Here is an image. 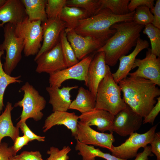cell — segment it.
Listing matches in <instances>:
<instances>
[{"label": "cell", "instance_id": "obj_9", "mask_svg": "<svg viewBox=\"0 0 160 160\" xmlns=\"http://www.w3.org/2000/svg\"><path fill=\"white\" fill-rule=\"evenodd\" d=\"M93 56L86 57L73 65L49 74V86L60 88L64 82L70 79L84 81L87 86L88 70Z\"/></svg>", "mask_w": 160, "mask_h": 160}, {"label": "cell", "instance_id": "obj_2", "mask_svg": "<svg viewBox=\"0 0 160 160\" xmlns=\"http://www.w3.org/2000/svg\"><path fill=\"white\" fill-rule=\"evenodd\" d=\"M144 27L133 21L113 24L111 28L114 29L115 32L96 52H103L106 64L109 66H115L121 57L126 55L136 46Z\"/></svg>", "mask_w": 160, "mask_h": 160}, {"label": "cell", "instance_id": "obj_19", "mask_svg": "<svg viewBox=\"0 0 160 160\" xmlns=\"http://www.w3.org/2000/svg\"><path fill=\"white\" fill-rule=\"evenodd\" d=\"M78 120V116L74 112L55 111L46 119L42 128L43 131L45 132L54 126L63 125L71 130L72 136L75 138L76 135Z\"/></svg>", "mask_w": 160, "mask_h": 160}, {"label": "cell", "instance_id": "obj_29", "mask_svg": "<svg viewBox=\"0 0 160 160\" xmlns=\"http://www.w3.org/2000/svg\"><path fill=\"white\" fill-rule=\"evenodd\" d=\"M100 10L104 8L109 9L114 15H122L130 12L128 5L129 0H100Z\"/></svg>", "mask_w": 160, "mask_h": 160}, {"label": "cell", "instance_id": "obj_24", "mask_svg": "<svg viewBox=\"0 0 160 160\" xmlns=\"http://www.w3.org/2000/svg\"><path fill=\"white\" fill-rule=\"evenodd\" d=\"M96 98L88 90L80 87L76 98L71 102L69 109L78 111L81 114L95 108Z\"/></svg>", "mask_w": 160, "mask_h": 160}, {"label": "cell", "instance_id": "obj_43", "mask_svg": "<svg viewBox=\"0 0 160 160\" xmlns=\"http://www.w3.org/2000/svg\"><path fill=\"white\" fill-rule=\"evenodd\" d=\"M143 148V151L138 153L134 160H148L149 156H152L153 155L151 152L150 146L147 145Z\"/></svg>", "mask_w": 160, "mask_h": 160}, {"label": "cell", "instance_id": "obj_31", "mask_svg": "<svg viewBox=\"0 0 160 160\" xmlns=\"http://www.w3.org/2000/svg\"><path fill=\"white\" fill-rule=\"evenodd\" d=\"M66 5L83 9L91 17L100 10L101 4L100 0H67Z\"/></svg>", "mask_w": 160, "mask_h": 160}, {"label": "cell", "instance_id": "obj_38", "mask_svg": "<svg viewBox=\"0 0 160 160\" xmlns=\"http://www.w3.org/2000/svg\"><path fill=\"white\" fill-rule=\"evenodd\" d=\"M14 156L22 160H46L43 159L39 151H26L22 152L20 154Z\"/></svg>", "mask_w": 160, "mask_h": 160}, {"label": "cell", "instance_id": "obj_6", "mask_svg": "<svg viewBox=\"0 0 160 160\" xmlns=\"http://www.w3.org/2000/svg\"><path fill=\"white\" fill-rule=\"evenodd\" d=\"M20 90L23 92V97L14 105L23 108L18 122H26L29 118H33L36 121L40 120L44 115L41 111L46 105L45 98L28 82H25Z\"/></svg>", "mask_w": 160, "mask_h": 160}, {"label": "cell", "instance_id": "obj_12", "mask_svg": "<svg viewBox=\"0 0 160 160\" xmlns=\"http://www.w3.org/2000/svg\"><path fill=\"white\" fill-rule=\"evenodd\" d=\"M143 118L127 105L114 116L113 131L122 136L130 135L140 127Z\"/></svg>", "mask_w": 160, "mask_h": 160}, {"label": "cell", "instance_id": "obj_4", "mask_svg": "<svg viewBox=\"0 0 160 160\" xmlns=\"http://www.w3.org/2000/svg\"><path fill=\"white\" fill-rule=\"evenodd\" d=\"M121 92L119 85L113 79L109 67L98 86L95 108L105 110L114 116L127 106L121 97Z\"/></svg>", "mask_w": 160, "mask_h": 160}, {"label": "cell", "instance_id": "obj_16", "mask_svg": "<svg viewBox=\"0 0 160 160\" xmlns=\"http://www.w3.org/2000/svg\"><path fill=\"white\" fill-rule=\"evenodd\" d=\"M109 67L105 63L104 52H97L88 67L87 86L96 98L99 84L105 76Z\"/></svg>", "mask_w": 160, "mask_h": 160}, {"label": "cell", "instance_id": "obj_45", "mask_svg": "<svg viewBox=\"0 0 160 160\" xmlns=\"http://www.w3.org/2000/svg\"><path fill=\"white\" fill-rule=\"evenodd\" d=\"M7 0H0V6L3 5Z\"/></svg>", "mask_w": 160, "mask_h": 160}, {"label": "cell", "instance_id": "obj_40", "mask_svg": "<svg viewBox=\"0 0 160 160\" xmlns=\"http://www.w3.org/2000/svg\"><path fill=\"white\" fill-rule=\"evenodd\" d=\"M151 152L156 156V160H160V132H156L150 144Z\"/></svg>", "mask_w": 160, "mask_h": 160}, {"label": "cell", "instance_id": "obj_25", "mask_svg": "<svg viewBox=\"0 0 160 160\" xmlns=\"http://www.w3.org/2000/svg\"><path fill=\"white\" fill-rule=\"evenodd\" d=\"M28 20L44 22L48 19L46 12L47 0H21Z\"/></svg>", "mask_w": 160, "mask_h": 160}, {"label": "cell", "instance_id": "obj_33", "mask_svg": "<svg viewBox=\"0 0 160 160\" xmlns=\"http://www.w3.org/2000/svg\"><path fill=\"white\" fill-rule=\"evenodd\" d=\"M67 0H47L46 12L48 19L59 17Z\"/></svg>", "mask_w": 160, "mask_h": 160}, {"label": "cell", "instance_id": "obj_42", "mask_svg": "<svg viewBox=\"0 0 160 160\" xmlns=\"http://www.w3.org/2000/svg\"><path fill=\"white\" fill-rule=\"evenodd\" d=\"M29 141L25 136H18L14 141V145L12 146L15 156L17 153L25 145L28 144Z\"/></svg>", "mask_w": 160, "mask_h": 160}, {"label": "cell", "instance_id": "obj_34", "mask_svg": "<svg viewBox=\"0 0 160 160\" xmlns=\"http://www.w3.org/2000/svg\"><path fill=\"white\" fill-rule=\"evenodd\" d=\"M71 150L69 146H65L61 150L55 147H51L47 151V153L49 156L46 160H68L69 157L68 154Z\"/></svg>", "mask_w": 160, "mask_h": 160}, {"label": "cell", "instance_id": "obj_26", "mask_svg": "<svg viewBox=\"0 0 160 160\" xmlns=\"http://www.w3.org/2000/svg\"><path fill=\"white\" fill-rule=\"evenodd\" d=\"M75 149L79 151L78 153L82 156V160H95L96 157L102 158L106 160H127L116 157L109 153H104L93 145L83 144L77 140Z\"/></svg>", "mask_w": 160, "mask_h": 160}, {"label": "cell", "instance_id": "obj_39", "mask_svg": "<svg viewBox=\"0 0 160 160\" xmlns=\"http://www.w3.org/2000/svg\"><path fill=\"white\" fill-rule=\"evenodd\" d=\"M15 156L12 146L9 147L7 143L0 144V160H9L10 157Z\"/></svg>", "mask_w": 160, "mask_h": 160}, {"label": "cell", "instance_id": "obj_1", "mask_svg": "<svg viewBox=\"0 0 160 160\" xmlns=\"http://www.w3.org/2000/svg\"><path fill=\"white\" fill-rule=\"evenodd\" d=\"M118 84L125 103L143 118L153 108L157 102L156 98L160 95L156 85L143 78L127 76Z\"/></svg>", "mask_w": 160, "mask_h": 160}, {"label": "cell", "instance_id": "obj_20", "mask_svg": "<svg viewBox=\"0 0 160 160\" xmlns=\"http://www.w3.org/2000/svg\"><path fill=\"white\" fill-rule=\"evenodd\" d=\"M148 42L139 37L137 41L135 47L133 51L128 55H124L119 59V64L118 69L112 75L115 81L117 84L126 78L132 70V68L137 55L143 49L148 48Z\"/></svg>", "mask_w": 160, "mask_h": 160}, {"label": "cell", "instance_id": "obj_11", "mask_svg": "<svg viewBox=\"0 0 160 160\" xmlns=\"http://www.w3.org/2000/svg\"><path fill=\"white\" fill-rule=\"evenodd\" d=\"M75 138L83 144L106 148L110 151L115 141L113 132L110 133L100 132L79 121Z\"/></svg>", "mask_w": 160, "mask_h": 160}, {"label": "cell", "instance_id": "obj_30", "mask_svg": "<svg viewBox=\"0 0 160 160\" xmlns=\"http://www.w3.org/2000/svg\"><path fill=\"white\" fill-rule=\"evenodd\" d=\"M143 33L149 39L151 46V53L160 57V29L152 24L144 26Z\"/></svg>", "mask_w": 160, "mask_h": 160}, {"label": "cell", "instance_id": "obj_7", "mask_svg": "<svg viewBox=\"0 0 160 160\" xmlns=\"http://www.w3.org/2000/svg\"><path fill=\"white\" fill-rule=\"evenodd\" d=\"M42 22H31L28 17L23 21L14 25L16 34L23 39L25 56L36 55L40 49L43 40Z\"/></svg>", "mask_w": 160, "mask_h": 160}, {"label": "cell", "instance_id": "obj_15", "mask_svg": "<svg viewBox=\"0 0 160 160\" xmlns=\"http://www.w3.org/2000/svg\"><path fill=\"white\" fill-rule=\"evenodd\" d=\"M66 35L78 60H81L88 54L96 51L105 43L91 36L80 35L74 30L67 33Z\"/></svg>", "mask_w": 160, "mask_h": 160}, {"label": "cell", "instance_id": "obj_14", "mask_svg": "<svg viewBox=\"0 0 160 160\" xmlns=\"http://www.w3.org/2000/svg\"><path fill=\"white\" fill-rule=\"evenodd\" d=\"M43 43L41 47L34 59V61L43 53L54 47L59 41L62 31L66 27L65 23L59 17L48 19L42 23Z\"/></svg>", "mask_w": 160, "mask_h": 160}, {"label": "cell", "instance_id": "obj_23", "mask_svg": "<svg viewBox=\"0 0 160 160\" xmlns=\"http://www.w3.org/2000/svg\"><path fill=\"white\" fill-rule=\"evenodd\" d=\"M89 17V14L84 9L66 5L62 10L60 18L65 23V30L67 33L76 28L79 20Z\"/></svg>", "mask_w": 160, "mask_h": 160}, {"label": "cell", "instance_id": "obj_27", "mask_svg": "<svg viewBox=\"0 0 160 160\" xmlns=\"http://www.w3.org/2000/svg\"><path fill=\"white\" fill-rule=\"evenodd\" d=\"M4 51L0 50V114L4 106L3 99L4 93L7 87L10 84L15 83H20L22 81L20 79L21 76L14 77L7 74L4 71L1 62V57Z\"/></svg>", "mask_w": 160, "mask_h": 160}, {"label": "cell", "instance_id": "obj_17", "mask_svg": "<svg viewBox=\"0 0 160 160\" xmlns=\"http://www.w3.org/2000/svg\"><path fill=\"white\" fill-rule=\"evenodd\" d=\"M114 115L104 110L95 108L78 116L79 121L89 126H95L102 132H113Z\"/></svg>", "mask_w": 160, "mask_h": 160}, {"label": "cell", "instance_id": "obj_28", "mask_svg": "<svg viewBox=\"0 0 160 160\" xmlns=\"http://www.w3.org/2000/svg\"><path fill=\"white\" fill-rule=\"evenodd\" d=\"M65 30L63 29L60 33L59 41L63 55L68 68L74 65L79 61L68 40Z\"/></svg>", "mask_w": 160, "mask_h": 160}, {"label": "cell", "instance_id": "obj_21", "mask_svg": "<svg viewBox=\"0 0 160 160\" xmlns=\"http://www.w3.org/2000/svg\"><path fill=\"white\" fill-rule=\"evenodd\" d=\"M78 87L76 85L64 87L61 88L47 87L46 90L49 96V103L52 105V111H67L72 102L70 92Z\"/></svg>", "mask_w": 160, "mask_h": 160}, {"label": "cell", "instance_id": "obj_36", "mask_svg": "<svg viewBox=\"0 0 160 160\" xmlns=\"http://www.w3.org/2000/svg\"><path fill=\"white\" fill-rule=\"evenodd\" d=\"M157 102L153 108L147 115L144 118L143 123H147L153 125L155 119L160 111V97L156 98Z\"/></svg>", "mask_w": 160, "mask_h": 160}, {"label": "cell", "instance_id": "obj_10", "mask_svg": "<svg viewBox=\"0 0 160 160\" xmlns=\"http://www.w3.org/2000/svg\"><path fill=\"white\" fill-rule=\"evenodd\" d=\"M137 67L135 71L129 73V76L147 79L160 86V57L152 54L150 49H148L144 58H136L132 69Z\"/></svg>", "mask_w": 160, "mask_h": 160}, {"label": "cell", "instance_id": "obj_13", "mask_svg": "<svg viewBox=\"0 0 160 160\" xmlns=\"http://www.w3.org/2000/svg\"><path fill=\"white\" fill-rule=\"evenodd\" d=\"M35 62L37 64L35 71L38 73L49 74L67 68L60 41L52 49L41 54Z\"/></svg>", "mask_w": 160, "mask_h": 160}, {"label": "cell", "instance_id": "obj_32", "mask_svg": "<svg viewBox=\"0 0 160 160\" xmlns=\"http://www.w3.org/2000/svg\"><path fill=\"white\" fill-rule=\"evenodd\" d=\"M150 9L145 6H140L135 9L133 21L137 24L145 26L152 24L153 19Z\"/></svg>", "mask_w": 160, "mask_h": 160}, {"label": "cell", "instance_id": "obj_37", "mask_svg": "<svg viewBox=\"0 0 160 160\" xmlns=\"http://www.w3.org/2000/svg\"><path fill=\"white\" fill-rule=\"evenodd\" d=\"M130 1L128 5L130 12L135 11L137 7L140 6H146L151 10L153 9L154 6L153 0H131Z\"/></svg>", "mask_w": 160, "mask_h": 160}, {"label": "cell", "instance_id": "obj_18", "mask_svg": "<svg viewBox=\"0 0 160 160\" xmlns=\"http://www.w3.org/2000/svg\"><path fill=\"white\" fill-rule=\"evenodd\" d=\"M27 16L21 0H7L0 6V28L8 23L15 25Z\"/></svg>", "mask_w": 160, "mask_h": 160}, {"label": "cell", "instance_id": "obj_35", "mask_svg": "<svg viewBox=\"0 0 160 160\" xmlns=\"http://www.w3.org/2000/svg\"><path fill=\"white\" fill-rule=\"evenodd\" d=\"M16 126L20 129L24 135L27 138L29 142L34 140L39 141H45V137L39 136L34 134L27 125L26 122H18Z\"/></svg>", "mask_w": 160, "mask_h": 160}, {"label": "cell", "instance_id": "obj_22", "mask_svg": "<svg viewBox=\"0 0 160 160\" xmlns=\"http://www.w3.org/2000/svg\"><path fill=\"white\" fill-rule=\"evenodd\" d=\"M13 108L12 104L7 102L4 112L0 114V144L5 137H10L14 142L19 135V128L14 126L11 112Z\"/></svg>", "mask_w": 160, "mask_h": 160}, {"label": "cell", "instance_id": "obj_44", "mask_svg": "<svg viewBox=\"0 0 160 160\" xmlns=\"http://www.w3.org/2000/svg\"><path fill=\"white\" fill-rule=\"evenodd\" d=\"M9 160H22L19 159L15 157L14 156H12L10 157Z\"/></svg>", "mask_w": 160, "mask_h": 160}, {"label": "cell", "instance_id": "obj_5", "mask_svg": "<svg viewBox=\"0 0 160 160\" xmlns=\"http://www.w3.org/2000/svg\"><path fill=\"white\" fill-rule=\"evenodd\" d=\"M3 28L4 38L0 44V50L5 51L6 54L3 68L7 74L11 75L22 58L24 43L22 38L16 34L14 25L8 23Z\"/></svg>", "mask_w": 160, "mask_h": 160}, {"label": "cell", "instance_id": "obj_8", "mask_svg": "<svg viewBox=\"0 0 160 160\" xmlns=\"http://www.w3.org/2000/svg\"><path fill=\"white\" fill-rule=\"evenodd\" d=\"M158 124L151 127L143 134L133 132L129 138L120 145H113L110 151L112 155L118 158L125 160L132 159L137 155L138 150L144 148L152 141L156 133Z\"/></svg>", "mask_w": 160, "mask_h": 160}, {"label": "cell", "instance_id": "obj_3", "mask_svg": "<svg viewBox=\"0 0 160 160\" xmlns=\"http://www.w3.org/2000/svg\"><path fill=\"white\" fill-rule=\"evenodd\" d=\"M134 12L117 15L108 9H102L94 15L79 20L74 30L81 36H91L105 42L115 32L111 26L116 23L133 21Z\"/></svg>", "mask_w": 160, "mask_h": 160}, {"label": "cell", "instance_id": "obj_41", "mask_svg": "<svg viewBox=\"0 0 160 160\" xmlns=\"http://www.w3.org/2000/svg\"><path fill=\"white\" fill-rule=\"evenodd\" d=\"M153 14V19L152 24L156 27L160 29V0L156 1L154 7L150 10Z\"/></svg>", "mask_w": 160, "mask_h": 160}]
</instances>
